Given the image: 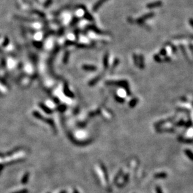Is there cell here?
Instances as JSON below:
<instances>
[{"label":"cell","instance_id":"cell-1","mask_svg":"<svg viewBox=\"0 0 193 193\" xmlns=\"http://www.w3.org/2000/svg\"><path fill=\"white\" fill-rule=\"evenodd\" d=\"M106 1H107V0H99V1H98V2L94 5V6H93V11H97V10L99 9V8H100L101 6H102V4H104V3L106 2Z\"/></svg>","mask_w":193,"mask_h":193},{"label":"cell","instance_id":"cell-2","mask_svg":"<svg viewBox=\"0 0 193 193\" xmlns=\"http://www.w3.org/2000/svg\"><path fill=\"white\" fill-rule=\"evenodd\" d=\"M162 5V3L161 1H158V2H155V3H149V4H147V8H154L156 7H160V6Z\"/></svg>","mask_w":193,"mask_h":193},{"label":"cell","instance_id":"cell-3","mask_svg":"<svg viewBox=\"0 0 193 193\" xmlns=\"http://www.w3.org/2000/svg\"><path fill=\"white\" fill-rule=\"evenodd\" d=\"M28 176H29V174H28H28H26V175H25V176L23 177V180H22V183H23V184L26 183L27 181H28V179L29 178Z\"/></svg>","mask_w":193,"mask_h":193},{"label":"cell","instance_id":"cell-4","mask_svg":"<svg viewBox=\"0 0 193 193\" xmlns=\"http://www.w3.org/2000/svg\"><path fill=\"white\" fill-rule=\"evenodd\" d=\"M28 192V191L26 190V189H24V190H21L19 191V192H16L15 193H27Z\"/></svg>","mask_w":193,"mask_h":193}]
</instances>
